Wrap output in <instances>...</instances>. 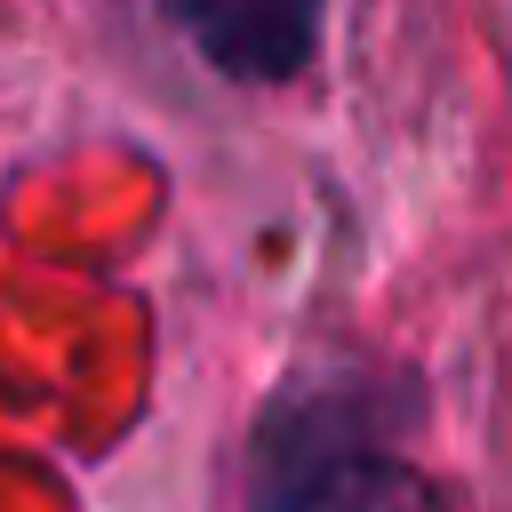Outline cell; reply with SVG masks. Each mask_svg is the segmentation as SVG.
I'll return each instance as SVG.
<instances>
[{"instance_id": "1", "label": "cell", "mask_w": 512, "mask_h": 512, "mask_svg": "<svg viewBox=\"0 0 512 512\" xmlns=\"http://www.w3.org/2000/svg\"><path fill=\"white\" fill-rule=\"evenodd\" d=\"M376 376H296L248 456V512H448L440 488L384 448Z\"/></svg>"}, {"instance_id": "2", "label": "cell", "mask_w": 512, "mask_h": 512, "mask_svg": "<svg viewBox=\"0 0 512 512\" xmlns=\"http://www.w3.org/2000/svg\"><path fill=\"white\" fill-rule=\"evenodd\" d=\"M224 80H296L320 48V0H160Z\"/></svg>"}]
</instances>
